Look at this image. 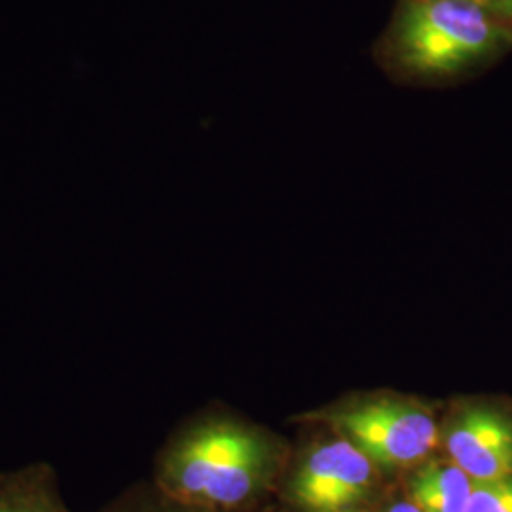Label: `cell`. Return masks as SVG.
Listing matches in <instances>:
<instances>
[{
    "label": "cell",
    "mask_w": 512,
    "mask_h": 512,
    "mask_svg": "<svg viewBox=\"0 0 512 512\" xmlns=\"http://www.w3.org/2000/svg\"><path fill=\"white\" fill-rule=\"evenodd\" d=\"M376 465L342 437L311 448L291 484L304 512H357L374 492Z\"/></svg>",
    "instance_id": "277c9868"
},
{
    "label": "cell",
    "mask_w": 512,
    "mask_h": 512,
    "mask_svg": "<svg viewBox=\"0 0 512 512\" xmlns=\"http://www.w3.org/2000/svg\"><path fill=\"white\" fill-rule=\"evenodd\" d=\"M382 512H421L412 501H399V503H393L391 507H387Z\"/></svg>",
    "instance_id": "8fae6325"
},
{
    "label": "cell",
    "mask_w": 512,
    "mask_h": 512,
    "mask_svg": "<svg viewBox=\"0 0 512 512\" xmlns=\"http://www.w3.org/2000/svg\"><path fill=\"white\" fill-rule=\"evenodd\" d=\"M465 512H512V476L475 484Z\"/></svg>",
    "instance_id": "9c48e42d"
},
{
    "label": "cell",
    "mask_w": 512,
    "mask_h": 512,
    "mask_svg": "<svg viewBox=\"0 0 512 512\" xmlns=\"http://www.w3.org/2000/svg\"><path fill=\"white\" fill-rule=\"evenodd\" d=\"M512 23V0H467Z\"/></svg>",
    "instance_id": "30bf717a"
},
{
    "label": "cell",
    "mask_w": 512,
    "mask_h": 512,
    "mask_svg": "<svg viewBox=\"0 0 512 512\" xmlns=\"http://www.w3.org/2000/svg\"><path fill=\"white\" fill-rule=\"evenodd\" d=\"M275 463L264 431L226 412H205L167 440L150 484L192 509L247 512L270 486Z\"/></svg>",
    "instance_id": "7a4b0ae2"
},
{
    "label": "cell",
    "mask_w": 512,
    "mask_h": 512,
    "mask_svg": "<svg viewBox=\"0 0 512 512\" xmlns=\"http://www.w3.org/2000/svg\"><path fill=\"white\" fill-rule=\"evenodd\" d=\"M475 490V480L458 465L431 461L410 478V501L421 512H465Z\"/></svg>",
    "instance_id": "52a82bcc"
},
{
    "label": "cell",
    "mask_w": 512,
    "mask_h": 512,
    "mask_svg": "<svg viewBox=\"0 0 512 512\" xmlns=\"http://www.w3.org/2000/svg\"><path fill=\"white\" fill-rule=\"evenodd\" d=\"M323 418L376 467L385 469L421 463L442 437L435 414L404 397H366L338 406Z\"/></svg>",
    "instance_id": "3957f363"
},
{
    "label": "cell",
    "mask_w": 512,
    "mask_h": 512,
    "mask_svg": "<svg viewBox=\"0 0 512 512\" xmlns=\"http://www.w3.org/2000/svg\"><path fill=\"white\" fill-rule=\"evenodd\" d=\"M0 512H71L54 465L33 461L0 471Z\"/></svg>",
    "instance_id": "8992f818"
},
{
    "label": "cell",
    "mask_w": 512,
    "mask_h": 512,
    "mask_svg": "<svg viewBox=\"0 0 512 512\" xmlns=\"http://www.w3.org/2000/svg\"><path fill=\"white\" fill-rule=\"evenodd\" d=\"M95 512H211L192 509L167 499L152 484L133 486Z\"/></svg>",
    "instance_id": "ba28073f"
},
{
    "label": "cell",
    "mask_w": 512,
    "mask_h": 512,
    "mask_svg": "<svg viewBox=\"0 0 512 512\" xmlns=\"http://www.w3.org/2000/svg\"><path fill=\"white\" fill-rule=\"evenodd\" d=\"M512 54V23L467 0H397L372 57L410 88H448Z\"/></svg>",
    "instance_id": "6da1fadb"
},
{
    "label": "cell",
    "mask_w": 512,
    "mask_h": 512,
    "mask_svg": "<svg viewBox=\"0 0 512 512\" xmlns=\"http://www.w3.org/2000/svg\"><path fill=\"white\" fill-rule=\"evenodd\" d=\"M448 459L475 484L512 476V412L499 404L459 406L442 427Z\"/></svg>",
    "instance_id": "5b68a950"
}]
</instances>
